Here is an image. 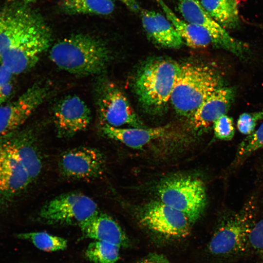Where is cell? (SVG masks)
<instances>
[{"label":"cell","instance_id":"6da1fadb","mask_svg":"<svg viewBox=\"0 0 263 263\" xmlns=\"http://www.w3.org/2000/svg\"><path fill=\"white\" fill-rule=\"evenodd\" d=\"M51 40L44 21L29 9L13 6L0 11V61L13 75L32 68Z\"/></svg>","mask_w":263,"mask_h":263},{"label":"cell","instance_id":"7a4b0ae2","mask_svg":"<svg viewBox=\"0 0 263 263\" xmlns=\"http://www.w3.org/2000/svg\"><path fill=\"white\" fill-rule=\"evenodd\" d=\"M42 168L33 130L20 128L0 136V212L13 206L37 179Z\"/></svg>","mask_w":263,"mask_h":263},{"label":"cell","instance_id":"3957f363","mask_svg":"<svg viewBox=\"0 0 263 263\" xmlns=\"http://www.w3.org/2000/svg\"><path fill=\"white\" fill-rule=\"evenodd\" d=\"M110 56L109 51L102 41L82 34L57 41L50 51V58L58 67L79 75L100 73L106 67Z\"/></svg>","mask_w":263,"mask_h":263},{"label":"cell","instance_id":"277c9868","mask_svg":"<svg viewBox=\"0 0 263 263\" xmlns=\"http://www.w3.org/2000/svg\"><path fill=\"white\" fill-rule=\"evenodd\" d=\"M220 76L205 64L188 63L181 65L170 101L180 115L191 116L203 101L221 87Z\"/></svg>","mask_w":263,"mask_h":263},{"label":"cell","instance_id":"5b68a950","mask_svg":"<svg viewBox=\"0 0 263 263\" xmlns=\"http://www.w3.org/2000/svg\"><path fill=\"white\" fill-rule=\"evenodd\" d=\"M181 65L169 59L149 62L138 73L134 89L143 106L153 113L161 111L170 99Z\"/></svg>","mask_w":263,"mask_h":263},{"label":"cell","instance_id":"8992f818","mask_svg":"<svg viewBox=\"0 0 263 263\" xmlns=\"http://www.w3.org/2000/svg\"><path fill=\"white\" fill-rule=\"evenodd\" d=\"M256 206L255 200L251 198L241 209L220 222L208 243V251L211 254L228 257L246 250L256 222Z\"/></svg>","mask_w":263,"mask_h":263},{"label":"cell","instance_id":"52a82bcc","mask_svg":"<svg viewBox=\"0 0 263 263\" xmlns=\"http://www.w3.org/2000/svg\"><path fill=\"white\" fill-rule=\"evenodd\" d=\"M157 193L160 201L184 213L191 224L201 216L206 206L204 184L191 176L167 178L158 185Z\"/></svg>","mask_w":263,"mask_h":263},{"label":"cell","instance_id":"ba28073f","mask_svg":"<svg viewBox=\"0 0 263 263\" xmlns=\"http://www.w3.org/2000/svg\"><path fill=\"white\" fill-rule=\"evenodd\" d=\"M98 212L97 205L93 199L75 191L62 194L47 202L38 215L48 224L79 225Z\"/></svg>","mask_w":263,"mask_h":263},{"label":"cell","instance_id":"9c48e42d","mask_svg":"<svg viewBox=\"0 0 263 263\" xmlns=\"http://www.w3.org/2000/svg\"><path fill=\"white\" fill-rule=\"evenodd\" d=\"M139 220L144 226L165 238H185L190 232L191 224L188 217L160 201L144 206L139 211Z\"/></svg>","mask_w":263,"mask_h":263},{"label":"cell","instance_id":"30bf717a","mask_svg":"<svg viewBox=\"0 0 263 263\" xmlns=\"http://www.w3.org/2000/svg\"><path fill=\"white\" fill-rule=\"evenodd\" d=\"M97 104L104 124L118 128L125 125L144 128L126 96L112 82L105 81L100 84L97 91Z\"/></svg>","mask_w":263,"mask_h":263},{"label":"cell","instance_id":"8fae6325","mask_svg":"<svg viewBox=\"0 0 263 263\" xmlns=\"http://www.w3.org/2000/svg\"><path fill=\"white\" fill-rule=\"evenodd\" d=\"M61 173L73 179L90 180L100 177L106 167L105 158L98 149L79 147L65 152L58 163Z\"/></svg>","mask_w":263,"mask_h":263},{"label":"cell","instance_id":"7c38bea8","mask_svg":"<svg viewBox=\"0 0 263 263\" xmlns=\"http://www.w3.org/2000/svg\"><path fill=\"white\" fill-rule=\"evenodd\" d=\"M178 9L186 21L206 30L215 44L239 56H243L244 45L232 37L204 9L200 0H178Z\"/></svg>","mask_w":263,"mask_h":263},{"label":"cell","instance_id":"4fadbf2b","mask_svg":"<svg viewBox=\"0 0 263 263\" xmlns=\"http://www.w3.org/2000/svg\"><path fill=\"white\" fill-rule=\"evenodd\" d=\"M47 94L46 88L35 84L16 100L0 106V136L21 128Z\"/></svg>","mask_w":263,"mask_h":263},{"label":"cell","instance_id":"5bb4252c","mask_svg":"<svg viewBox=\"0 0 263 263\" xmlns=\"http://www.w3.org/2000/svg\"><path fill=\"white\" fill-rule=\"evenodd\" d=\"M91 120L89 108L76 95H70L61 100L54 111V120L58 137H70L84 130Z\"/></svg>","mask_w":263,"mask_h":263},{"label":"cell","instance_id":"9a60e30c","mask_svg":"<svg viewBox=\"0 0 263 263\" xmlns=\"http://www.w3.org/2000/svg\"><path fill=\"white\" fill-rule=\"evenodd\" d=\"M234 97L235 91L232 88L220 87L216 90L190 116L194 128H207L220 117L226 114Z\"/></svg>","mask_w":263,"mask_h":263},{"label":"cell","instance_id":"2e32d148","mask_svg":"<svg viewBox=\"0 0 263 263\" xmlns=\"http://www.w3.org/2000/svg\"><path fill=\"white\" fill-rule=\"evenodd\" d=\"M142 26L156 43L171 48L180 47L183 40L169 20L155 11L141 9Z\"/></svg>","mask_w":263,"mask_h":263},{"label":"cell","instance_id":"e0dca14e","mask_svg":"<svg viewBox=\"0 0 263 263\" xmlns=\"http://www.w3.org/2000/svg\"><path fill=\"white\" fill-rule=\"evenodd\" d=\"M79 226L84 235L93 241L106 242L120 247L128 244V238L121 226L105 214L98 212Z\"/></svg>","mask_w":263,"mask_h":263},{"label":"cell","instance_id":"ac0fdd59","mask_svg":"<svg viewBox=\"0 0 263 263\" xmlns=\"http://www.w3.org/2000/svg\"><path fill=\"white\" fill-rule=\"evenodd\" d=\"M101 131L106 137L119 141L134 149H141L150 142L165 138L169 134V126L122 128L104 124Z\"/></svg>","mask_w":263,"mask_h":263},{"label":"cell","instance_id":"d6986e66","mask_svg":"<svg viewBox=\"0 0 263 263\" xmlns=\"http://www.w3.org/2000/svg\"><path fill=\"white\" fill-rule=\"evenodd\" d=\"M183 41L189 47L203 48L215 44L210 35L203 28L178 17L163 0H155Z\"/></svg>","mask_w":263,"mask_h":263},{"label":"cell","instance_id":"ffe728a7","mask_svg":"<svg viewBox=\"0 0 263 263\" xmlns=\"http://www.w3.org/2000/svg\"><path fill=\"white\" fill-rule=\"evenodd\" d=\"M206 12L225 29L240 25L237 0H200Z\"/></svg>","mask_w":263,"mask_h":263},{"label":"cell","instance_id":"44dd1931","mask_svg":"<svg viewBox=\"0 0 263 263\" xmlns=\"http://www.w3.org/2000/svg\"><path fill=\"white\" fill-rule=\"evenodd\" d=\"M61 7L71 14L107 15L114 9L113 0H62Z\"/></svg>","mask_w":263,"mask_h":263},{"label":"cell","instance_id":"7402d4cb","mask_svg":"<svg viewBox=\"0 0 263 263\" xmlns=\"http://www.w3.org/2000/svg\"><path fill=\"white\" fill-rule=\"evenodd\" d=\"M120 247L112 243L93 241L86 250V256L93 263H115L119 257Z\"/></svg>","mask_w":263,"mask_h":263},{"label":"cell","instance_id":"603a6c76","mask_svg":"<svg viewBox=\"0 0 263 263\" xmlns=\"http://www.w3.org/2000/svg\"><path fill=\"white\" fill-rule=\"evenodd\" d=\"M18 237L30 241L37 248L44 251H58L67 247L66 239L45 231L23 233L19 234Z\"/></svg>","mask_w":263,"mask_h":263},{"label":"cell","instance_id":"cb8c5ba5","mask_svg":"<svg viewBox=\"0 0 263 263\" xmlns=\"http://www.w3.org/2000/svg\"><path fill=\"white\" fill-rule=\"evenodd\" d=\"M262 149H263V123L240 143L237 149L235 162L240 163L253 152Z\"/></svg>","mask_w":263,"mask_h":263},{"label":"cell","instance_id":"d4e9b609","mask_svg":"<svg viewBox=\"0 0 263 263\" xmlns=\"http://www.w3.org/2000/svg\"><path fill=\"white\" fill-rule=\"evenodd\" d=\"M213 128L214 136L217 139L228 141L232 139L234 135L233 120L226 114L221 116L215 121Z\"/></svg>","mask_w":263,"mask_h":263},{"label":"cell","instance_id":"484cf974","mask_svg":"<svg viewBox=\"0 0 263 263\" xmlns=\"http://www.w3.org/2000/svg\"><path fill=\"white\" fill-rule=\"evenodd\" d=\"M263 119V109L253 113L240 114L237 121V127L242 134L250 135L254 131L258 122Z\"/></svg>","mask_w":263,"mask_h":263},{"label":"cell","instance_id":"4316f807","mask_svg":"<svg viewBox=\"0 0 263 263\" xmlns=\"http://www.w3.org/2000/svg\"><path fill=\"white\" fill-rule=\"evenodd\" d=\"M14 75L3 66H0V106L6 102L13 94Z\"/></svg>","mask_w":263,"mask_h":263},{"label":"cell","instance_id":"83f0119b","mask_svg":"<svg viewBox=\"0 0 263 263\" xmlns=\"http://www.w3.org/2000/svg\"><path fill=\"white\" fill-rule=\"evenodd\" d=\"M249 245L263 259V217L256 222L253 227Z\"/></svg>","mask_w":263,"mask_h":263},{"label":"cell","instance_id":"f1b7e54d","mask_svg":"<svg viewBox=\"0 0 263 263\" xmlns=\"http://www.w3.org/2000/svg\"><path fill=\"white\" fill-rule=\"evenodd\" d=\"M136 263H172L165 256L158 254H151Z\"/></svg>","mask_w":263,"mask_h":263},{"label":"cell","instance_id":"f546056e","mask_svg":"<svg viewBox=\"0 0 263 263\" xmlns=\"http://www.w3.org/2000/svg\"><path fill=\"white\" fill-rule=\"evenodd\" d=\"M134 12L140 11L141 9L136 0H117Z\"/></svg>","mask_w":263,"mask_h":263},{"label":"cell","instance_id":"4dcf8cb0","mask_svg":"<svg viewBox=\"0 0 263 263\" xmlns=\"http://www.w3.org/2000/svg\"><path fill=\"white\" fill-rule=\"evenodd\" d=\"M26 3H30L36 1L37 0H23Z\"/></svg>","mask_w":263,"mask_h":263},{"label":"cell","instance_id":"1f68e13d","mask_svg":"<svg viewBox=\"0 0 263 263\" xmlns=\"http://www.w3.org/2000/svg\"></svg>","mask_w":263,"mask_h":263}]
</instances>
